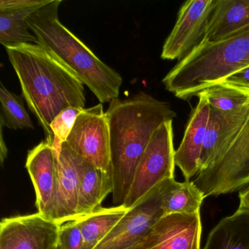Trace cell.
<instances>
[{
  "label": "cell",
  "instance_id": "1",
  "mask_svg": "<svg viewBox=\"0 0 249 249\" xmlns=\"http://www.w3.org/2000/svg\"><path fill=\"white\" fill-rule=\"evenodd\" d=\"M110 135V168L113 203L126 202L138 163L153 134L176 113L166 102L144 91L113 99L106 112Z\"/></svg>",
  "mask_w": 249,
  "mask_h": 249
},
{
  "label": "cell",
  "instance_id": "2",
  "mask_svg": "<svg viewBox=\"0 0 249 249\" xmlns=\"http://www.w3.org/2000/svg\"><path fill=\"white\" fill-rule=\"evenodd\" d=\"M5 49L19 80L23 98L43 128L45 141L52 145L50 125L53 119L68 107L84 109V84L40 45L21 43Z\"/></svg>",
  "mask_w": 249,
  "mask_h": 249
},
{
  "label": "cell",
  "instance_id": "3",
  "mask_svg": "<svg viewBox=\"0 0 249 249\" xmlns=\"http://www.w3.org/2000/svg\"><path fill=\"white\" fill-rule=\"evenodd\" d=\"M61 2L62 0H52L27 18L38 45L73 71L100 103H110L119 98L123 78L61 23Z\"/></svg>",
  "mask_w": 249,
  "mask_h": 249
},
{
  "label": "cell",
  "instance_id": "4",
  "mask_svg": "<svg viewBox=\"0 0 249 249\" xmlns=\"http://www.w3.org/2000/svg\"><path fill=\"white\" fill-rule=\"evenodd\" d=\"M249 66V27L220 41H201L162 80L177 98L189 100Z\"/></svg>",
  "mask_w": 249,
  "mask_h": 249
},
{
  "label": "cell",
  "instance_id": "5",
  "mask_svg": "<svg viewBox=\"0 0 249 249\" xmlns=\"http://www.w3.org/2000/svg\"><path fill=\"white\" fill-rule=\"evenodd\" d=\"M173 122L162 124L153 134L138 163L125 208L129 209L159 184L174 178Z\"/></svg>",
  "mask_w": 249,
  "mask_h": 249
},
{
  "label": "cell",
  "instance_id": "6",
  "mask_svg": "<svg viewBox=\"0 0 249 249\" xmlns=\"http://www.w3.org/2000/svg\"><path fill=\"white\" fill-rule=\"evenodd\" d=\"M193 183L205 198L230 193L249 184V120L230 150L199 172Z\"/></svg>",
  "mask_w": 249,
  "mask_h": 249
},
{
  "label": "cell",
  "instance_id": "7",
  "mask_svg": "<svg viewBox=\"0 0 249 249\" xmlns=\"http://www.w3.org/2000/svg\"><path fill=\"white\" fill-rule=\"evenodd\" d=\"M164 180L128 210L123 218L94 249H132L160 221L164 213L162 195Z\"/></svg>",
  "mask_w": 249,
  "mask_h": 249
},
{
  "label": "cell",
  "instance_id": "8",
  "mask_svg": "<svg viewBox=\"0 0 249 249\" xmlns=\"http://www.w3.org/2000/svg\"><path fill=\"white\" fill-rule=\"evenodd\" d=\"M66 143L88 162L103 171L110 172L109 126L102 103L83 110Z\"/></svg>",
  "mask_w": 249,
  "mask_h": 249
},
{
  "label": "cell",
  "instance_id": "9",
  "mask_svg": "<svg viewBox=\"0 0 249 249\" xmlns=\"http://www.w3.org/2000/svg\"><path fill=\"white\" fill-rule=\"evenodd\" d=\"M217 2L218 0H189L183 4L163 45L161 59L180 60L202 41Z\"/></svg>",
  "mask_w": 249,
  "mask_h": 249
},
{
  "label": "cell",
  "instance_id": "10",
  "mask_svg": "<svg viewBox=\"0 0 249 249\" xmlns=\"http://www.w3.org/2000/svg\"><path fill=\"white\" fill-rule=\"evenodd\" d=\"M60 225L41 214L3 218L0 224V249H53Z\"/></svg>",
  "mask_w": 249,
  "mask_h": 249
},
{
  "label": "cell",
  "instance_id": "11",
  "mask_svg": "<svg viewBox=\"0 0 249 249\" xmlns=\"http://www.w3.org/2000/svg\"><path fill=\"white\" fill-rule=\"evenodd\" d=\"M200 213L163 216L132 249H201Z\"/></svg>",
  "mask_w": 249,
  "mask_h": 249
},
{
  "label": "cell",
  "instance_id": "12",
  "mask_svg": "<svg viewBox=\"0 0 249 249\" xmlns=\"http://www.w3.org/2000/svg\"><path fill=\"white\" fill-rule=\"evenodd\" d=\"M249 120V106L241 111L233 113H222L211 108L202 145L199 172L216 162L230 150Z\"/></svg>",
  "mask_w": 249,
  "mask_h": 249
},
{
  "label": "cell",
  "instance_id": "13",
  "mask_svg": "<svg viewBox=\"0 0 249 249\" xmlns=\"http://www.w3.org/2000/svg\"><path fill=\"white\" fill-rule=\"evenodd\" d=\"M79 196V178L66 142L56 160V181L54 193L43 216L59 225L77 219Z\"/></svg>",
  "mask_w": 249,
  "mask_h": 249
},
{
  "label": "cell",
  "instance_id": "14",
  "mask_svg": "<svg viewBox=\"0 0 249 249\" xmlns=\"http://www.w3.org/2000/svg\"><path fill=\"white\" fill-rule=\"evenodd\" d=\"M199 102L192 110L184 135L175 153V163L189 181L200 170V157L209 119V104L205 97L198 96Z\"/></svg>",
  "mask_w": 249,
  "mask_h": 249
},
{
  "label": "cell",
  "instance_id": "15",
  "mask_svg": "<svg viewBox=\"0 0 249 249\" xmlns=\"http://www.w3.org/2000/svg\"><path fill=\"white\" fill-rule=\"evenodd\" d=\"M52 0H1L0 43L4 47L21 44H38V40L27 24V18Z\"/></svg>",
  "mask_w": 249,
  "mask_h": 249
},
{
  "label": "cell",
  "instance_id": "16",
  "mask_svg": "<svg viewBox=\"0 0 249 249\" xmlns=\"http://www.w3.org/2000/svg\"><path fill=\"white\" fill-rule=\"evenodd\" d=\"M71 155L79 178L78 219L101 208L105 198L113 192V183L110 172L97 168L72 150Z\"/></svg>",
  "mask_w": 249,
  "mask_h": 249
},
{
  "label": "cell",
  "instance_id": "17",
  "mask_svg": "<svg viewBox=\"0 0 249 249\" xmlns=\"http://www.w3.org/2000/svg\"><path fill=\"white\" fill-rule=\"evenodd\" d=\"M26 168L36 191L37 211L44 215L56 186V159L52 145L45 141L30 150Z\"/></svg>",
  "mask_w": 249,
  "mask_h": 249
},
{
  "label": "cell",
  "instance_id": "18",
  "mask_svg": "<svg viewBox=\"0 0 249 249\" xmlns=\"http://www.w3.org/2000/svg\"><path fill=\"white\" fill-rule=\"evenodd\" d=\"M249 27V0H218L202 41L214 43Z\"/></svg>",
  "mask_w": 249,
  "mask_h": 249
},
{
  "label": "cell",
  "instance_id": "19",
  "mask_svg": "<svg viewBox=\"0 0 249 249\" xmlns=\"http://www.w3.org/2000/svg\"><path fill=\"white\" fill-rule=\"evenodd\" d=\"M203 249H249V210L239 207L211 230Z\"/></svg>",
  "mask_w": 249,
  "mask_h": 249
},
{
  "label": "cell",
  "instance_id": "20",
  "mask_svg": "<svg viewBox=\"0 0 249 249\" xmlns=\"http://www.w3.org/2000/svg\"><path fill=\"white\" fill-rule=\"evenodd\" d=\"M123 205L113 208H100L75 220L84 237L83 249H94L110 232L128 211Z\"/></svg>",
  "mask_w": 249,
  "mask_h": 249
},
{
  "label": "cell",
  "instance_id": "21",
  "mask_svg": "<svg viewBox=\"0 0 249 249\" xmlns=\"http://www.w3.org/2000/svg\"><path fill=\"white\" fill-rule=\"evenodd\" d=\"M205 199L202 192L193 181L177 182L170 179L162 195L164 215L200 213Z\"/></svg>",
  "mask_w": 249,
  "mask_h": 249
},
{
  "label": "cell",
  "instance_id": "22",
  "mask_svg": "<svg viewBox=\"0 0 249 249\" xmlns=\"http://www.w3.org/2000/svg\"><path fill=\"white\" fill-rule=\"evenodd\" d=\"M206 99L210 107L222 113L241 111L249 106V91L224 83H217L202 90L198 96Z\"/></svg>",
  "mask_w": 249,
  "mask_h": 249
},
{
  "label": "cell",
  "instance_id": "23",
  "mask_svg": "<svg viewBox=\"0 0 249 249\" xmlns=\"http://www.w3.org/2000/svg\"><path fill=\"white\" fill-rule=\"evenodd\" d=\"M22 96L17 95L0 85V124L13 130L34 129L33 121L24 106Z\"/></svg>",
  "mask_w": 249,
  "mask_h": 249
},
{
  "label": "cell",
  "instance_id": "24",
  "mask_svg": "<svg viewBox=\"0 0 249 249\" xmlns=\"http://www.w3.org/2000/svg\"><path fill=\"white\" fill-rule=\"evenodd\" d=\"M83 110L84 108L79 107H68L62 110L51 124V130L53 134L52 148L54 151L56 160L60 155L62 145L66 142L77 118Z\"/></svg>",
  "mask_w": 249,
  "mask_h": 249
},
{
  "label": "cell",
  "instance_id": "25",
  "mask_svg": "<svg viewBox=\"0 0 249 249\" xmlns=\"http://www.w3.org/2000/svg\"><path fill=\"white\" fill-rule=\"evenodd\" d=\"M58 243L62 249H83L84 237L75 221L60 226Z\"/></svg>",
  "mask_w": 249,
  "mask_h": 249
},
{
  "label": "cell",
  "instance_id": "26",
  "mask_svg": "<svg viewBox=\"0 0 249 249\" xmlns=\"http://www.w3.org/2000/svg\"><path fill=\"white\" fill-rule=\"evenodd\" d=\"M220 83L249 91V66L229 75Z\"/></svg>",
  "mask_w": 249,
  "mask_h": 249
},
{
  "label": "cell",
  "instance_id": "27",
  "mask_svg": "<svg viewBox=\"0 0 249 249\" xmlns=\"http://www.w3.org/2000/svg\"><path fill=\"white\" fill-rule=\"evenodd\" d=\"M240 208L249 210V186L245 190L241 191L239 195Z\"/></svg>",
  "mask_w": 249,
  "mask_h": 249
},
{
  "label": "cell",
  "instance_id": "28",
  "mask_svg": "<svg viewBox=\"0 0 249 249\" xmlns=\"http://www.w3.org/2000/svg\"><path fill=\"white\" fill-rule=\"evenodd\" d=\"M3 127V125L0 124V146H1V160H2V162H3L4 159L7 157V153H8L6 144L4 141Z\"/></svg>",
  "mask_w": 249,
  "mask_h": 249
},
{
  "label": "cell",
  "instance_id": "29",
  "mask_svg": "<svg viewBox=\"0 0 249 249\" xmlns=\"http://www.w3.org/2000/svg\"><path fill=\"white\" fill-rule=\"evenodd\" d=\"M53 249H62V247H61L60 246H59V243H58L57 246H56V247L54 248Z\"/></svg>",
  "mask_w": 249,
  "mask_h": 249
}]
</instances>
